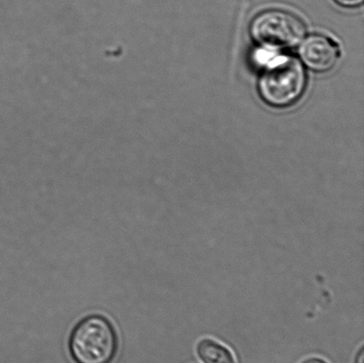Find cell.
Wrapping results in <instances>:
<instances>
[{
    "label": "cell",
    "instance_id": "obj_1",
    "mask_svg": "<svg viewBox=\"0 0 364 363\" xmlns=\"http://www.w3.org/2000/svg\"><path fill=\"white\" fill-rule=\"evenodd\" d=\"M117 350L119 337L105 316L88 315L70 333L69 351L76 363H112Z\"/></svg>",
    "mask_w": 364,
    "mask_h": 363
},
{
    "label": "cell",
    "instance_id": "obj_2",
    "mask_svg": "<svg viewBox=\"0 0 364 363\" xmlns=\"http://www.w3.org/2000/svg\"><path fill=\"white\" fill-rule=\"evenodd\" d=\"M306 85V74L299 60L292 56L277 58L266 67L259 81L263 101L276 108L294 104Z\"/></svg>",
    "mask_w": 364,
    "mask_h": 363
},
{
    "label": "cell",
    "instance_id": "obj_3",
    "mask_svg": "<svg viewBox=\"0 0 364 363\" xmlns=\"http://www.w3.org/2000/svg\"><path fill=\"white\" fill-rule=\"evenodd\" d=\"M250 31L259 45L272 49H288L302 41L306 27L294 13L285 10L269 9L253 18Z\"/></svg>",
    "mask_w": 364,
    "mask_h": 363
},
{
    "label": "cell",
    "instance_id": "obj_4",
    "mask_svg": "<svg viewBox=\"0 0 364 363\" xmlns=\"http://www.w3.org/2000/svg\"><path fill=\"white\" fill-rule=\"evenodd\" d=\"M299 55L309 69L316 72H326L336 65L340 50L331 38L314 35L303 42Z\"/></svg>",
    "mask_w": 364,
    "mask_h": 363
},
{
    "label": "cell",
    "instance_id": "obj_5",
    "mask_svg": "<svg viewBox=\"0 0 364 363\" xmlns=\"http://www.w3.org/2000/svg\"><path fill=\"white\" fill-rule=\"evenodd\" d=\"M196 353L203 363H237L233 353L228 347L210 339L199 341Z\"/></svg>",
    "mask_w": 364,
    "mask_h": 363
},
{
    "label": "cell",
    "instance_id": "obj_6",
    "mask_svg": "<svg viewBox=\"0 0 364 363\" xmlns=\"http://www.w3.org/2000/svg\"><path fill=\"white\" fill-rule=\"evenodd\" d=\"M335 2L341 6L347 7V9H354L361 6L363 0H334Z\"/></svg>",
    "mask_w": 364,
    "mask_h": 363
},
{
    "label": "cell",
    "instance_id": "obj_7",
    "mask_svg": "<svg viewBox=\"0 0 364 363\" xmlns=\"http://www.w3.org/2000/svg\"><path fill=\"white\" fill-rule=\"evenodd\" d=\"M303 363H328V362L326 361L323 360V359L314 357V358L308 359V360H306Z\"/></svg>",
    "mask_w": 364,
    "mask_h": 363
},
{
    "label": "cell",
    "instance_id": "obj_8",
    "mask_svg": "<svg viewBox=\"0 0 364 363\" xmlns=\"http://www.w3.org/2000/svg\"><path fill=\"white\" fill-rule=\"evenodd\" d=\"M364 361V351L362 350L359 352L358 359H356V363H363Z\"/></svg>",
    "mask_w": 364,
    "mask_h": 363
}]
</instances>
